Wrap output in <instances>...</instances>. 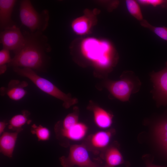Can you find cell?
<instances>
[{"label":"cell","instance_id":"5b68a950","mask_svg":"<svg viewBox=\"0 0 167 167\" xmlns=\"http://www.w3.org/2000/svg\"><path fill=\"white\" fill-rule=\"evenodd\" d=\"M19 17L23 24L28 28L30 32H42L48 26L49 12L45 9L38 12L28 0L22 1L19 8Z\"/></svg>","mask_w":167,"mask_h":167},{"label":"cell","instance_id":"ffe728a7","mask_svg":"<svg viewBox=\"0 0 167 167\" xmlns=\"http://www.w3.org/2000/svg\"><path fill=\"white\" fill-rule=\"evenodd\" d=\"M126 5L128 12L132 16L140 22L143 19L140 6L137 1L126 0Z\"/></svg>","mask_w":167,"mask_h":167},{"label":"cell","instance_id":"e0dca14e","mask_svg":"<svg viewBox=\"0 0 167 167\" xmlns=\"http://www.w3.org/2000/svg\"><path fill=\"white\" fill-rule=\"evenodd\" d=\"M104 159L107 166L113 167L124 163L122 156L118 149L111 147L105 152Z\"/></svg>","mask_w":167,"mask_h":167},{"label":"cell","instance_id":"8fae6325","mask_svg":"<svg viewBox=\"0 0 167 167\" xmlns=\"http://www.w3.org/2000/svg\"><path fill=\"white\" fill-rule=\"evenodd\" d=\"M16 1L0 0V28L1 31L15 26L11 15Z\"/></svg>","mask_w":167,"mask_h":167},{"label":"cell","instance_id":"9c48e42d","mask_svg":"<svg viewBox=\"0 0 167 167\" xmlns=\"http://www.w3.org/2000/svg\"><path fill=\"white\" fill-rule=\"evenodd\" d=\"M57 139L63 146L68 140L79 141L86 135L88 127L84 123L78 122L76 125L65 130L54 129Z\"/></svg>","mask_w":167,"mask_h":167},{"label":"cell","instance_id":"277c9868","mask_svg":"<svg viewBox=\"0 0 167 167\" xmlns=\"http://www.w3.org/2000/svg\"><path fill=\"white\" fill-rule=\"evenodd\" d=\"M141 82L133 72L124 71L118 80H108L105 86L110 93L120 101L126 102L129 100L131 96L138 92Z\"/></svg>","mask_w":167,"mask_h":167},{"label":"cell","instance_id":"d6986e66","mask_svg":"<svg viewBox=\"0 0 167 167\" xmlns=\"http://www.w3.org/2000/svg\"><path fill=\"white\" fill-rule=\"evenodd\" d=\"M31 132L36 135L38 141L48 140L50 136L49 130L41 125H37L35 124H32L31 128Z\"/></svg>","mask_w":167,"mask_h":167},{"label":"cell","instance_id":"ba28073f","mask_svg":"<svg viewBox=\"0 0 167 167\" xmlns=\"http://www.w3.org/2000/svg\"><path fill=\"white\" fill-rule=\"evenodd\" d=\"M0 38L3 48L12 50L14 53L22 47L24 41L23 33L16 25L1 31Z\"/></svg>","mask_w":167,"mask_h":167},{"label":"cell","instance_id":"6da1fadb","mask_svg":"<svg viewBox=\"0 0 167 167\" xmlns=\"http://www.w3.org/2000/svg\"><path fill=\"white\" fill-rule=\"evenodd\" d=\"M24 44L15 53V56L8 64L13 67L28 68L43 70L49 60L47 54L51 51L47 37L42 32L24 31Z\"/></svg>","mask_w":167,"mask_h":167},{"label":"cell","instance_id":"8992f818","mask_svg":"<svg viewBox=\"0 0 167 167\" xmlns=\"http://www.w3.org/2000/svg\"><path fill=\"white\" fill-rule=\"evenodd\" d=\"M63 167H97L96 163L90 159L87 148L83 144H74L70 146L67 156L59 159Z\"/></svg>","mask_w":167,"mask_h":167},{"label":"cell","instance_id":"7c38bea8","mask_svg":"<svg viewBox=\"0 0 167 167\" xmlns=\"http://www.w3.org/2000/svg\"><path fill=\"white\" fill-rule=\"evenodd\" d=\"M21 131L4 132L0 138V152L3 155L11 158L12 157L19 134Z\"/></svg>","mask_w":167,"mask_h":167},{"label":"cell","instance_id":"d4e9b609","mask_svg":"<svg viewBox=\"0 0 167 167\" xmlns=\"http://www.w3.org/2000/svg\"><path fill=\"white\" fill-rule=\"evenodd\" d=\"M147 167H167L157 166V165H152V164H149V165H147Z\"/></svg>","mask_w":167,"mask_h":167},{"label":"cell","instance_id":"603a6c76","mask_svg":"<svg viewBox=\"0 0 167 167\" xmlns=\"http://www.w3.org/2000/svg\"><path fill=\"white\" fill-rule=\"evenodd\" d=\"M137 1L143 5H151L154 7L161 6L167 9L166 0H139Z\"/></svg>","mask_w":167,"mask_h":167},{"label":"cell","instance_id":"3957f363","mask_svg":"<svg viewBox=\"0 0 167 167\" xmlns=\"http://www.w3.org/2000/svg\"><path fill=\"white\" fill-rule=\"evenodd\" d=\"M13 71L19 75L30 80L41 91L63 102V105L68 109L78 102L76 98L70 94H66L49 80L38 75L33 70L25 68L13 67Z\"/></svg>","mask_w":167,"mask_h":167},{"label":"cell","instance_id":"484cf974","mask_svg":"<svg viewBox=\"0 0 167 167\" xmlns=\"http://www.w3.org/2000/svg\"><path fill=\"white\" fill-rule=\"evenodd\" d=\"M108 167V166H106V167Z\"/></svg>","mask_w":167,"mask_h":167},{"label":"cell","instance_id":"30bf717a","mask_svg":"<svg viewBox=\"0 0 167 167\" xmlns=\"http://www.w3.org/2000/svg\"><path fill=\"white\" fill-rule=\"evenodd\" d=\"M28 84L25 81L12 79L9 82L7 87L0 88L1 96H7L10 99L18 101L22 99L27 94L25 88Z\"/></svg>","mask_w":167,"mask_h":167},{"label":"cell","instance_id":"cb8c5ba5","mask_svg":"<svg viewBox=\"0 0 167 167\" xmlns=\"http://www.w3.org/2000/svg\"><path fill=\"white\" fill-rule=\"evenodd\" d=\"M8 123L5 121H1L0 122V134L2 135Z\"/></svg>","mask_w":167,"mask_h":167},{"label":"cell","instance_id":"5bb4252c","mask_svg":"<svg viewBox=\"0 0 167 167\" xmlns=\"http://www.w3.org/2000/svg\"><path fill=\"white\" fill-rule=\"evenodd\" d=\"M88 109L93 113L95 123L99 127L105 129L109 127L112 123L113 115L101 108L90 104Z\"/></svg>","mask_w":167,"mask_h":167},{"label":"cell","instance_id":"4fadbf2b","mask_svg":"<svg viewBox=\"0 0 167 167\" xmlns=\"http://www.w3.org/2000/svg\"><path fill=\"white\" fill-rule=\"evenodd\" d=\"M114 131L113 129L100 131L90 135L88 140L90 147L95 151L105 148L109 144Z\"/></svg>","mask_w":167,"mask_h":167},{"label":"cell","instance_id":"ac0fdd59","mask_svg":"<svg viewBox=\"0 0 167 167\" xmlns=\"http://www.w3.org/2000/svg\"><path fill=\"white\" fill-rule=\"evenodd\" d=\"M92 24V21L90 18L83 16L74 20L71 24V27L75 33L83 35L88 32Z\"/></svg>","mask_w":167,"mask_h":167},{"label":"cell","instance_id":"7402d4cb","mask_svg":"<svg viewBox=\"0 0 167 167\" xmlns=\"http://www.w3.org/2000/svg\"><path fill=\"white\" fill-rule=\"evenodd\" d=\"M11 58L9 50L3 48L0 51V73H4L6 70V64L10 62Z\"/></svg>","mask_w":167,"mask_h":167},{"label":"cell","instance_id":"44dd1931","mask_svg":"<svg viewBox=\"0 0 167 167\" xmlns=\"http://www.w3.org/2000/svg\"><path fill=\"white\" fill-rule=\"evenodd\" d=\"M140 24L142 27L148 29L160 38L167 41V27L153 26L144 19L140 22Z\"/></svg>","mask_w":167,"mask_h":167},{"label":"cell","instance_id":"9a60e30c","mask_svg":"<svg viewBox=\"0 0 167 167\" xmlns=\"http://www.w3.org/2000/svg\"><path fill=\"white\" fill-rule=\"evenodd\" d=\"M155 134L158 144L167 155V116L163 118L158 122Z\"/></svg>","mask_w":167,"mask_h":167},{"label":"cell","instance_id":"2e32d148","mask_svg":"<svg viewBox=\"0 0 167 167\" xmlns=\"http://www.w3.org/2000/svg\"><path fill=\"white\" fill-rule=\"evenodd\" d=\"M29 114L28 111L24 110L22 114L14 115L9 121L8 128L15 131H21L23 130L22 128L23 126L27 123L29 124L31 122V120L28 119Z\"/></svg>","mask_w":167,"mask_h":167},{"label":"cell","instance_id":"7a4b0ae2","mask_svg":"<svg viewBox=\"0 0 167 167\" xmlns=\"http://www.w3.org/2000/svg\"><path fill=\"white\" fill-rule=\"evenodd\" d=\"M81 48L87 58L109 71L115 65L118 61L116 50L108 41L87 38L82 42Z\"/></svg>","mask_w":167,"mask_h":167},{"label":"cell","instance_id":"52a82bcc","mask_svg":"<svg viewBox=\"0 0 167 167\" xmlns=\"http://www.w3.org/2000/svg\"><path fill=\"white\" fill-rule=\"evenodd\" d=\"M153 84V98L158 106L167 105V61L165 66L158 72L152 71L150 75Z\"/></svg>","mask_w":167,"mask_h":167}]
</instances>
